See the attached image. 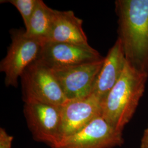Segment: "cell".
Segmentation results:
<instances>
[{"instance_id": "6da1fadb", "label": "cell", "mask_w": 148, "mask_h": 148, "mask_svg": "<svg viewBox=\"0 0 148 148\" xmlns=\"http://www.w3.org/2000/svg\"><path fill=\"white\" fill-rule=\"evenodd\" d=\"M118 37L133 69L148 74V0H117Z\"/></svg>"}, {"instance_id": "7a4b0ae2", "label": "cell", "mask_w": 148, "mask_h": 148, "mask_svg": "<svg viewBox=\"0 0 148 148\" xmlns=\"http://www.w3.org/2000/svg\"><path fill=\"white\" fill-rule=\"evenodd\" d=\"M148 74L126 63L120 79L101 102V116L122 132L132 119L144 95Z\"/></svg>"}, {"instance_id": "3957f363", "label": "cell", "mask_w": 148, "mask_h": 148, "mask_svg": "<svg viewBox=\"0 0 148 148\" xmlns=\"http://www.w3.org/2000/svg\"><path fill=\"white\" fill-rule=\"evenodd\" d=\"M23 100L62 106L68 101L53 70L38 60L31 64L21 76Z\"/></svg>"}, {"instance_id": "277c9868", "label": "cell", "mask_w": 148, "mask_h": 148, "mask_svg": "<svg viewBox=\"0 0 148 148\" xmlns=\"http://www.w3.org/2000/svg\"><path fill=\"white\" fill-rule=\"evenodd\" d=\"M10 34L11 44L0 62V71L5 75L6 87H17L24 70L38 58L43 44L28 37L25 29H12Z\"/></svg>"}, {"instance_id": "5b68a950", "label": "cell", "mask_w": 148, "mask_h": 148, "mask_svg": "<svg viewBox=\"0 0 148 148\" xmlns=\"http://www.w3.org/2000/svg\"><path fill=\"white\" fill-rule=\"evenodd\" d=\"M24 115L34 140L56 148L63 139L61 106L38 101L24 103Z\"/></svg>"}, {"instance_id": "8992f818", "label": "cell", "mask_w": 148, "mask_h": 148, "mask_svg": "<svg viewBox=\"0 0 148 148\" xmlns=\"http://www.w3.org/2000/svg\"><path fill=\"white\" fill-rule=\"evenodd\" d=\"M90 45L47 42L42 45L38 60L52 69L71 67L103 60Z\"/></svg>"}, {"instance_id": "52a82bcc", "label": "cell", "mask_w": 148, "mask_h": 148, "mask_svg": "<svg viewBox=\"0 0 148 148\" xmlns=\"http://www.w3.org/2000/svg\"><path fill=\"white\" fill-rule=\"evenodd\" d=\"M123 142L122 132L100 116L81 131L64 138L54 148H113Z\"/></svg>"}, {"instance_id": "ba28073f", "label": "cell", "mask_w": 148, "mask_h": 148, "mask_svg": "<svg viewBox=\"0 0 148 148\" xmlns=\"http://www.w3.org/2000/svg\"><path fill=\"white\" fill-rule=\"evenodd\" d=\"M104 59L71 67L52 69L68 101L83 98L92 94Z\"/></svg>"}, {"instance_id": "9c48e42d", "label": "cell", "mask_w": 148, "mask_h": 148, "mask_svg": "<svg viewBox=\"0 0 148 148\" xmlns=\"http://www.w3.org/2000/svg\"><path fill=\"white\" fill-rule=\"evenodd\" d=\"M101 102L93 95L66 101L61 106L63 138L79 132L101 116Z\"/></svg>"}, {"instance_id": "30bf717a", "label": "cell", "mask_w": 148, "mask_h": 148, "mask_svg": "<svg viewBox=\"0 0 148 148\" xmlns=\"http://www.w3.org/2000/svg\"><path fill=\"white\" fill-rule=\"evenodd\" d=\"M126 63V59L121 42L117 38L104 57L91 95L103 101L120 79Z\"/></svg>"}, {"instance_id": "8fae6325", "label": "cell", "mask_w": 148, "mask_h": 148, "mask_svg": "<svg viewBox=\"0 0 148 148\" xmlns=\"http://www.w3.org/2000/svg\"><path fill=\"white\" fill-rule=\"evenodd\" d=\"M82 24L83 21L75 16L73 11L54 10L47 42L89 45Z\"/></svg>"}, {"instance_id": "7c38bea8", "label": "cell", "mask_w": 148, "mask_h": 148, "mask_svg": "<svg viewBox=\"0 0 148 148\" xmlns=\"http://www.w3.org/2000/svg\"><path fill=\"white\" fill-rule=\"evenodd\" d=\"M54 10L49 7L42 0H37V5L25 34L28 37L42 44L47 42L53 23Z\"/></svg>"}, {"instance_id": "4fadbf2b", "label": "cell", "mask_w": 148, "mask_h": 148, "mask_svg": "<svg viewBox=\"0 0 148 148\" xmlns=\"http://www.w3.org/2000/svg\"><path fill=\"white\" fill-rule=\"evenodd\" d=\"M1 3H8L14 5L21 14L25 25L28 27L37 5V0H1Z\"/></svg>"}, {"instance_id": "5bb4252c", "label": "cell", "mask_w": 148, "mask_h": 148, "mask_svg": "<svg viewBox=\"0 0 148 148\" xmlns=\"http://www.w3.org/2000/svg\"><path fill=\"white\" fill-rule=\"evenodd\" d=\"M13 137L3 128H0V148H12Z\"/></svg>"}, {"instance_id": "9a60e30c", "label": "cell", "mask_w": 148, "mask_h": 148, "mask_svg": "<svg viewBox=\"0 0 148 148\" xmlns=\"http://www.w3.org/2000/svg\"><path fill=\"white\" fill-rule=\"evenodd\" d=\"M140 148H148V125L143 133V137L141 140Z\"/></svg>"}]
</instances>
